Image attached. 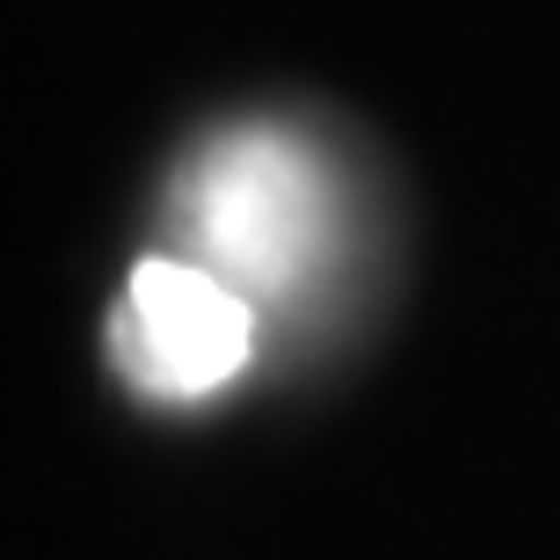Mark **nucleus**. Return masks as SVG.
<instances>
[{
	"mask_svg": "<svg viewBox=\"0 0 560 560\" xmlns=\"http://www.w3.org/2000/svg\"><path fill=\"white\" fill-rule=\"evenodd\" d=\"M175 226L189 241V262L219 270L248 299H284L328 233L320 161L262 125L219 131L175 183Z\"/></svg>",
	"mask_w": 560,
	"mask_h": 560,
	"instance_id": "obj_1",
	"label": "nucleus"
},
{
	"mask_svg": "<svg viewBox=\"0 0 560 560\" xmlns=\"http://www.w3.org/2000/svg\"><path fill=\"white\" fill-rule=\"evenodd\" d=\"M109 357L145 400H205L255 357V299L189 255H145L109 313Z\"/></svg>",
	"mask_w": 560,
	"mask_h": 560,
	"instance_id": "obj_2",
	"label": "nucleus"
}]
</instances>
